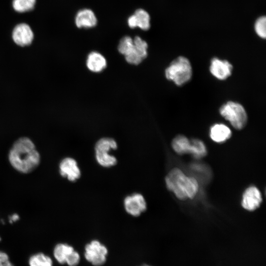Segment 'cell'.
<instances>
[{"mask_svg":"<svg viewBox=\"0 0 266 266\" xmlns=\"http://www.w3.org/2000/svg\"><path fill=\"white\" fill-rule=\"evenodd\" d=\"M11 165L17 171L29 173L38 166L40 157L33 141L28 137H21L13 144L8 154Z\"/></svg>","mask_w":266,"mask_h":266,"instance_id":"obj_1","label":"cell"},{"mask_svg":"<svg viewBox=\"0 0 266 266\" xmlns=\"http://www.w3.org/2000/svg\"><path fill=\"white\" fill-rule=\"evenodd\" d=\"M165 182L167 189L180 200L193 199L199 191L197 180L186 175L178 168H174L168 172Z\"/></svg>","mask_w":266,"mask_h":266,"instance_id":"obj_2","label":"cell"},{"mask_svg":"<svg viewBox=\"0 0 266 266\" xmlns=\"http://www.w3.org/2000/svg\"><path fill=\"white\" fill-rule=\"evenodd\" d=\"M166 78L177 86H182L191 79L193 69L191 62L184 56L174 59L166 68Z\"/></svg>","mask_w":266,"mask_h":266,"instance_id":"obj_3","label":"cell"},{"mask_svg":"<svg viewBox=\"0 0 266 266\" xmlns=\"http://www.w3.org/2000/svg\"><path fill=\"white\" fill-rule=\"evenodd\" d=\"M220 114L231 126L237 130L243 129L246 125L248 116L244 106L238 102L229 100L221 106Z\"/></svg>","mask_w":266,"mask_h":266,"instance_id":"obj_4","label":"cell"},{"mask_svg":"<svg viewBox=\"0 0 266 266\" xmlns=\"http://www.w3.org/2000/svg\"><path fill=\"white\" fill-rule=\"evenodd\" d=\"M117 144L111 138L104 137L99 139L95 145V156L98 164L102 166L108 167L115 165L116 158L109 154L111 149H116Z\"/></svg>","mask_w":266,"mask_h":266,"instance_id":"obj_5","label":"cell"},{"mask_svg":"<svg viewBox=\"0 0 266 266\" xmlns=\"http://www.w3.org/2000/svg\"><path fill=\"white\" fill-rule=\"evenodd\" d=\"M53 254L56 260L61 264L66 263L69 266H76L79 263L80 257L72 247L60 243L54 248Z\"/></svg>","mask_w":266,"mask_h":266,"instance_id":"obj_6","label":"cell"},{"mask_svg":"<svg viewBox=\"0 0 266 266\" xmlns=\"http://www.w3.org/2000/svg\"><path fill=\"white\" fill-rule=\"evenodd\" d=\"M107 253L106 248L97 240H93L85 247V256L93 265L99 266L103 264Z\"/></svg>","mask_w":266,"mask_h":266,"instance_id":"obj_7","label":"cell"},{"mask_svg":"<svg viewBox=\"0 0 266 266\" xmlns=\"http://www.w3.org/2000/svg\"><path fill=\"white\" fill-rule=\"evenodd\" d=\"M233 70V65L226 60L214 57L210 61L209 71L219 80L227 79L232 75Z\"/></svg>","mask_w":266,"mask_h":266,"instance_id":"obj_8","label":"cell"},{"mask_svg":"<svg viewBox=\"0 0 266 266\" xmlns=\"http://www.w3.org/2000/svg\"><path fill=\"white\" fill-rule=\"evenodd\" d=\"M12 38L16 44L21 47H25L32 43L34 34L29 25L26 23H20L14 27Z\"/></svg>","mask_w":266,"mask_h":266,"instance_id":"obj_9","label":"cell"},{"mask_svg":"<svg viewBox=\"0 0 266 266\" xmlns=\"http://www.w3.org/2000/svg\"><path fill=\"white\" fill-rule=\"evenodd\" d=\"M126 211L133 216H138L146 209V202L143 196L138 193L128 196L124 200Z\"/></svg>","mask_w":266,"mask_h":266,"instance_id":"obj_10","label":"cell"},{"mask_svg":"<svg viewBox=\"0 0 266 266\" xmlns=\"http://www.w3.org/2000/svg\"><path fill=\"white\" fill-rule=\"evenodd\" d=\"M262 201L260 190L255 186L247 188L242 196L241 205L246 210L254 211L258 208Z\"/></svg>","mask_w":266,"mask_h":266,"instance_id":"obj_11","label":"cell"},{"mask_svg":"<svg viewBox=\"0 0 266 266\" xmlns=\"http://www.w3.org/2000/svg\"><path fill=\"white\" fill-rule=\"evenodd\" d=\"M59 170L62 176L67 178L70 181L76 180L81 175L76 161L71 158H66L61 162Z\"/></svg>","mask_w":266,"mask_h":266,"instance_id":"obj_12","label":"cell"},{"mask_svg":"<svg viewBox=\"0 0 266 266\" xmlns=\"http://www.w3.org/2000/svg\"><path fill=\"white\" fill-rule=\"evenodd\" d=\"M150 16L147 12L142 9H138L128 20L129 26L131 28L138 27L143 30L150 28Z\"/></svg>","mask_w":266,"mask_h":266,"instance_id":"obj_13","label":"cell"},{"mask_svg":"<svg viewBox=\"0 0 266 266\" xmlns=\"http://www.w3.org/2000/svg\"><path fill=\"white\" fill-rule=\"evenodd\" d=\"M232 134L230 128L223 123H215L209 129L210 138L216 143H223L226 141Z\"/></svg>","mask_w":266,"mask_h":266,"instance_id":"obj_14","label":"cell"},{"mask_svg":"<svg viewBox=\"0 0 266 266\" xmlns=\"http://www.w3.org/2000/svg\"><path fill=\"white\" fill-rule=\"evenodd\" d=\"M75 22L78 28H89L96 25L97 19L92 10L84 9L78 12L75 17Z\"/></svg>","mask_w":266,"mask_h":266,"instance_id":"obj_15","label":"cell"},{"mask_svg":"<svg viewBox=\"0 0 266 266\" xmlns=\"http://www.w3.org/2000/svg\"><path fill=\"white\" fill-rule=\"evenodd\" d=\"M106 64V59L99 52H92L87 57L86 66L91 71L100 72L105 68Z\"/></svg>","mask_w":266,"mask_h":266,"instance_id":"obj_16","label":"cell"},{"mask_svg":"<svg viewBox=\"0 0 266 266\" xmlns=\"http://www.w3.org/2000/svg\"><path fill=\"white\" fill-rule=\"evenodd\" d=\"M171 145L174 151L178 154H191L192 148L191 139H188L185 135L182 134L177 135L172 140Z\"/></svg>","mask_w":266,"mask_h":266,"instance_id":"obj_17","label":"cell"},{"mask_svg":"<svg viewBox=\"0 0 266 266\" xmlns=\"http://www.w3.org/2000/svg\"><path fill=\"white\" fill-rule=\"evenodd\" d=\"M29 264L30 266H53L52 259L42 253L32 256L29 259Z\"/></svg>","mask_w":266,"mask_h":266,"instance_id":"obj_18","label":"cell"},{"mask_svg":"<svg viewBox=\"0 0 266 266\" xmlns=\"http://www.w3.org/2000/svg\"><path fill=\"white\" fill-rule=\"evenodd\" d=\"M35 3L36 0H13L12 6L16 11L23 13L32 10Z\"/></svg>","mask_w":266,"mask_h":266,"instance_id":"obj_19","label":"cell"},{"mask_svg":"<svg viewBox=\"0 0 266 266\" xmlns=\"http://www.w3.org/2000/svg\"><path fill=\"white\" fill-rule=\"evenodd\" d=\"M192 148L191 154L197 158L204 157L207 154V149L204 142L197 138L191 139Z\"/></svg>","mask_w":266,"mask_h":266,"instance_id":"obj_20","label":"cell"},{"mask_svg":"<svg viewBox=\"0 0 266 266\" xmlns=\"http://www.w3.org/2000/svg\"><path fill=\"white\" fill-rule=\"evenodd\" d=\"M133 49V39L130 36H126L120 40L118 50L121 54L126 56L132 52Z\"/></svg>","mask_w":266,"mask_h":266,"instance_id":"obj_21","label":"cell"},{"mask_svg":"<svg viewBox=\"0 0 266 266\" xmlns=\"http://www.w3.org/2000/svg\"><path fill=\"white\" fill-rule=\"evenodd\" d=\"M133 42L136 52L143 59H144L147 56L148 45L147 42L138 36L134 37Z\"/></svg>","mask_w":266,"mask_h":266,"instance_id":"obj_22","label":"cell"},{"mask_svg":"<svg viewBox=\"0 0 266 266\" xmlns=\"http://www.w3.org/2000/svg\"><path fill=\"white\" fill-rule=\"evenodd\" d=\"M256 33L260 37L265 39L266 36V18L262 16L258 18L255 25Z\"/></svg>","mask_w":266,"mask_h":266,"instance_id":"obj_23","label":"cell"},{"mask_svg":"<svg viewBox=\"0 0 266 266\" xmlns=\"http://www.w3.org/2000/svg\"><path fill=\"white\" fill-rule=\"evenodd\" d=\"M0 266H14L10 262L8 256L5 252L0 251Z\"/></svg>","mask_w":266,"mask_h":266,"instance_id":"obj_24","label":"cell"},{"mask_svg":"<svg viewBox=\"0 0 266 266\" xmlns=\"http://www.w3.org/2000/svg\"><path fill=\"white\" fill-rule=\"evenodd\" d=\"M19 218V217L18 214H13L11 216H10V222H15L17 221V220H18Z\"/></svg>","mask_w":266,"mask_h":266,"instance_id":"obj_25","label":"cell"},{"mask_svg":"<svg viewBox=\"0 0 266 266\" xmlns=\"http://www.w3.org/2000/svg\"><path fill=\"white\" fill-rule=\"evenodd\" d=\"M149 266L145 265V266Z\"/></svg>","mask_w":266,"mask_h":266,"instance_id":"obj_26","label":"cell"},{"mask_svg":"<svg viewBox=\"0 0 266 266\" xmlns=\"http://www.w3.org/2000/svg\"></svg>","mask_w":266,"mask_h":266,"instance_id":"obj_27","label":"cell"}]
</instances>
